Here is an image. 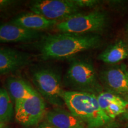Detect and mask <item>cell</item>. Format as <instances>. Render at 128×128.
<instances>
[{
  "label": "cell",
  "mask_w": 128,
  "mask_h": 128,
  "mask_svg": "<svg viewBox=\"0 0 128 128\" xmlns=\"http://www.w3.org/2000/svg\"><path fill=\"white\" fill-rule=\"evenodd\" d=\"M18 1L12 0H0V10L7 9L18 4Z\"/></svg>",
  "instance_id": "cell-18"
},
{
  "label": "cell",
  "mask_w": 128,
  "mask_h": 128,
  "mask_svg": "<svg viewBox=\"0 0 128 128\" xmlns=\"http://www.w3.org/2000/svg\"><path fill=\"white\" fill-rule=\"evenodd\" d=\"M46 121L55 128H86L83 122L70 111L56 107L48 111L45 115Z\"/></svg>",
  "instance_id": "cell-12"
},
{
  "label": "cell",
  "mask_w": 128,
  "mask_h": 128,
  "mask_svg": "<svg viewBox=\"0 0 128 128\" xmlns=\"http://www.w3.org/2000/svg\"><path fill=\"white\" fill-rule=\"evenodd\" d=\"M97 97L101 108L111 120L128 111V103L120 96L103 91Z\"/></svg>",
  "instance_id": "cell-11"
},
{
  "label": "cell",
  "mask_w": 128,
  "mask_h": 128,
  "mask_svg": "<svg viewBox=\"0 0 128 128\" xmlns=\"http://www.w3.org/2000/svg\"><path fill=\"white\" fill-rule=\"evenodd\" d=\"M127 128H128V125H127Z\"/></svg>",
  "instance_id": "cell-23"
},
{
  "label": "cell",
  "mask_w": 128,
  "mask_h": 128,
  "mask_svg": "<svg viewBox=\"0 0 128 128\" xmlns=\"http://www.w3.org/2000/svg\"><path fill=\"white\" fill-rule=\"evenodd\" d=\"M6 128V127H5V128Z\"/></svg>",
  "instance_id": "cell-24"
},
{
  "label": "cell",
  "mask_w": 128,
  "mask_h": 128,
  "mask_svg": "<svg viewBox=\"0 0 128 128\" xmlns=\"http://www.w3.org/2000/svg\"><path fill=\"white\" fill-rule=\"evenodd\" d=\"M123 98H124V100H125L126 101V102H127L128 103V96H126V97H123Z\"/></svg>",
  "instance_id": "cell-20"
},
{
  "label": "cell",
  "mask_w": 128,
  "mask_h": 128,
  "mask_svg": "<svg viewBox=\"0 0 128 128\" xmlns=\"http://www.w3.org/2000/svg\"><path fill=\"white\" fill-rule=\"evenodd\" d=\"M32 82L34 88L42 97L51 104L62 107L64 90L61 72L55 67L41 66L32 73Z\"/></svg>",
  "instance_id": "cell-4"
},
{
  "label": "cell",
  "mask_w": 128,
  "mask_h": 128,
  "mask_svg": "<svg viewBox=\"0 0 128 128\" xmlns=\"http://www.w3.org/2000/svg\"><path fill=\"white\" fill-rule=\"evenodd\" d=\"M29 8L33 13L58 22L79 13L81 9L75 0H36L30 2Z\"/></svg>",
  "instance_id": "cell-6"
},
{
  "label": "cell",
  "mask_w": 128,
  "mask_h": 128,
  "mask_svg": "<svg viewBox=\"0 0 128 128\" xmlns=\"http://www.w3.org/2000/svg\"><path fill=\"white\" fill-rule=\"evenodd\" d=\"M5 127H6V126H5V124H0V128H4Z\"/></svg>",
  "instance_id": "cell-21"
},
{
  "label": "cell",
  "mask_w": 128,
  "mask_h": 128,
  "mask_svg": "<svg viewBox=\"0 0 128 128\" xmlns=\"http://www.w3.org/2000/svg\"><path fill=\"white\" fill-rule=\"evenodd\" d=\"M62 99L69 110L88 128H102L111 120L101 108L95 94L64 90Z\"/></svg>",
  "instance_id": "cell-2"
},
{
  "label": "cell",
  "mask_w": 128,
  "mask_h": 128,
  "mask_svg": "<svg viewBox=\"0 0 128 128\" xmlns=\"http://www.w3.org/2000/svg\"><path fill=\"white\" fill-rule=\"evenodd\" d=\"M128 57V46L124 41H116L99 54L98 60L106 64H115Z\"/></svg>",
  "instance_id": "cell-15"
},
{
  "label": "cell",
  "mask_w": 128,
  "mask_h": 128,
  "mask_svg": "<svg viewBox=\"0 0 128 128\" xmlns=\"http://www.w3.org/2000/svg\"><path fill=\"white\" fill-rule=\"evenodd\" d=\"M102 43V38L97 34L58 33L43 36L38 50L44 60H63L100 47Z\"/></svg>",
  "instance_id": "cell-1"
},
{
  "label": "cell",
  "mask_w": 128,
  "mask_h": 128,
  "mask_svg": "<svg viewBox=\"0 0 128 128\" xmlns=\"http://www.w3.org/2000/svg\"><path fill=\"white\" fill-rule=\"evenodd\" d=\"M38 128H55L54 126H52L49 123H48L46 121H44V122L41 123L38 126Z\"/></svg>",
  "instance_id": "cell-19"
},
{
  "label": "cell",
  "mask_w": 128,
  "mask_h": 128,
  "mask_svg": "<svg viewBox=\"0 0 128 128\" xmlns=\"http://www.w3.org/2000/svg\"><path fill=\"white\" fill-rule=\"evenodd\" d=\"M44 34L41 32L26 29L8 23H0V43L28 42L40 39Z\"/></svg>",
  "instance_id": "cell-10"
},
{
  "label": "cell",
  "mask_w": 128,
  "mask_h": 128,
  "mask_svg": "<svg viewBox=\"0 0 128 128\" xmlns=\"http://www.w3.org/2000/svg\"><path fill=\"white\" fill-rule=\"evenodd\" d=\"M127 32H128V24L127 26Z\"/></svg>",
  "instance_id": "cell-22"
},
{
  "label": "cell",
  "mask_w": 128,
  "mask_h": 128,
  "mask_svg": "<svg viewBox=\"0 0 128 128\" xmlns=\"http://www.w3.org/2000/svg\"><path fill=\"white\" fill-rule=\"evenodd\" d=\"M28 53L10 48L0 46V75L14 72L32 63Z\"/></svg>",
  "instance_id": "cell-9"
},
{
  "label": "cell",
  "mask_w": 128,
  "mask_h": 128,
  "mask_svg": "<svg viewBox=\"0 0 128 128\" xmlns=\"http://www.w3.org/2000/svg\"><path fill=\"white\" fill-rule=\"evenodd\" d=\"M10 23L26 29L40 32L56 27L60 22L49 20L33 12L20 14L12 18Z\"/></svg>",
  "instance_id": "cell-13"
},
{
  "label": "cell",
  "mask_w": 128,
  "mask_h": 128,
  "mask_svg": "<svg viewBox=\"0 0 128 128\" xmlns=\"http://www.w3.org/2000/svg\"><path fill=\"white\" fill-rule=\"evenodd\" d=\"M108 22L106 12L94 10L87 13L75 14L59 22L55 28L60 33L98 34L108 27Z\"/></svg>",
  "instance_id": "cell-5"
},
{
  "label": "cell",
  "mask_w": 128,
  "mask_h": 128,
  "mask_svg": "<svg viewBox=\"0 0 128 128\" xmlns=\"http://www.w3.org/2000/svg\"><path fill=\"white\" fill-rule=\"evenodd\" d=\"M63 86L70 91L98 96L103 92L93 64L86 59H72L63 77Z\"/></svg>",
  "instance_id": "cell-3"
},
{
  "label": "cell",
  "mask_w": 128,
  "mask_h": 128,
  "mask_svg": "<svg viewBox=\"0 0 128 128\" xmlns=\"http://www.w3.org/2000/svg\"><path fill=\"white\" fill-rule=\"evenodd\" d=\"M6 88L14 104L38 93L29 82L22 78L12 76L6 79Z\"/></svg>",
  "instance_id": "cell-14"
},
{
  "label": "cell",
  "mask_w": 128,
  "mask_h": 128,
  "mask_svg": "<svg viewBox=\"0 0 128 128\" xmlns=\"http://www.w3.org/2000/svg\"><path fill=\"white\" fill-rule=\"evenodd\" d=\"M13 103L7 89L0 87V124H5L12 120L15 114Z\"/></svg>",
  "instance_id": "cell-16"
},
{
  "label": "cell",
  "mask_w": 128,
  "mask_h": 128,
  "mask_svg": "<svg viewBox=\"0 0 128 128\" xmlns=\"http://www.w3.org/2000/svg\"><path fill=\"white\" fill-rule=\"evenodd\" d=\"M15 120L25 127L37 125L46 115L44 99L38 93L14 104Z\"/></svg>",
  "instance_id": "cell-7"
},
{
  "label": "cell",
  "mask_w": 128,
  "mask_h": 128,
  "mask_svg": "<svg viewBox=\"0 0 128 128\" xmlns=\"http://www.w3.org/2000/svg\"><path fill=\"white\" fill-rule=\"evenodd\" d=\"M75 2L80 8L94 7L99 3V1L96 0H75Z\"/></svg>",
  "instance_id": "cell-17"
},
{
  "label": "cell",
  "mask_w": 128,
  "mask_h": 128,
  "mask_svg": "<svg viewBox=\"0 0 128 128\" xmlns=\"http://www.w3.org/2000/svg\"></svg>",
  "instance_id": "cell-25"
},
{
  "label": "cell",
  "mask_w": 128,
  "mask_h": 128,
  "mask_svg": "<svg viewBox=\"0 0 128 128\" xmlns=\"http://www.w3.org/2000/svg\"><path fill=\"white\" fill-rule=\"evenodd\" d=\"M99 79L106 91L123 97L128 96V66L114 65L102 70Z\"/></svg>",
  "instance_id": "cell-8"
}]
</instances>
